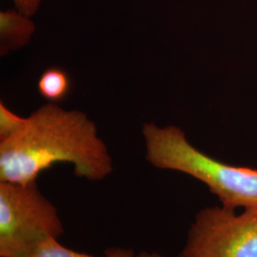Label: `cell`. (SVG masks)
<instances>
[{
    "instance_id": "obj_7",
    "label": "cell",
    "mask_w": 257,
    "mask_h": 257,
    "mask_svg": "<svg viewBox=\"0 0 257 257\" xmlns=\"http://www.w3.org/2000/svg\"><path fill=\"white\" fill-rule=\"evenodd\" d=\"M30 257H96L75 251L59 244L58 239H50L42 244ZM104 257H137L131 248H107Z\"/></svg>"
},
{
    "instance_id": "obj_9",
    "label": "cell",
    "mask_w": 257,
    "mask_h": 257,
    "mask_svg": "<svg viewBox=\"0 0 257 257\" xmlns=\"http://www.w3.org/2000/svg\"><path fill=\"white\" fill-rule=\"evenodd\" d=\"M15 8L29 17H34L39 9L42 0H12Z\"/></svg>"
},
{
    "instance_id": "obj_8",
    "label": "cell",
    "mask_w": 257,
    "mask_h": 257,
    "mask_svg": "<svg viewBox=\"0 0 257 257\" xmlns=\"http://www.w3.org/2000/svg\"><path fill=\"white\" fill-rule=\"evenodd\" d=\"M26 117L19 116L8 108L3 102L0 103V139L15 134L24 124Z\"/></svg>"
},
{
    "instance_id": "obj_10",
    "label": "cell",
    "mask_w": 257,
    "mask_h": 257,
    "mask_svg": "<svg viewBox=\"0 0 257 257\" xmlns=\"http://www.w3.org/2000/svg\"><path fill=\"white\" fill-rule=\"evenodd\" d=\"M137 257H164L157 252H147V251H142L140 252Z\"/></svg>"
},
{
    "instance_id": "obj_2",
    "label": "cell",
    "mask_w": 257,
    "mask_h": 257,
    "mask_svg": "<svg viewBox=\"0 0 257 257\" xmlns=\"http://www.w3.org/2000/svg\"><path fill=\"white\" fill-rule=\"evenodd\" d=\"M146 160L161 170L190 175L205 184L221 206L257 211V170L228 165L193 147L183 131L176 126L142 127Z\"/></svg>"
},
{
    "instance_id": "obj_3",
    "label": "cell",
    "mask_w": 257,
    "mask_h": 257,
    "mask_svg": "<svg viewBox=\"0 0 257 257\" xmlns=\"http://www.w3.org/2000/svg\"><path fill=\"white\" fill-rule=\"evenodd\" d=\"M64 227L55 205L27 183L0 181V256L30 257Z\"/></svg>"
},
{
    "instance_id": "obj_5",
    "label": "cell",
    "mask_w": 257,
    "mask_h": 257,
    "mask_svg": "<svg viewBox=\"0 0 257 257\" xmlns=\"http://www.w3.org/2000/svg\"><path fill=\"white\" fill-rule=\"evenodd\" d=\"M36 33V24L32 18L19 10L0 12V55L20 50L26 46Z\"/></svg>"
},
{
    "instance_id": "obj_1",
    "label": "cell",
    "mask_w": 257,
    "mask_h": 257,
    "mask_svg": "<svg viewBox=\"0 0 257 257\" xmlns=\"http://www.w3.org/2000/svg\"><path fill=\"white\" fill-rule=\"evenodd\" d=\"M56 163L74 166V175L100 181L113 163L97 127L80 110L47 103L26 117L15 134L0 139V181L27 183Z\"/></svg>"
},
{
    "instance_id": "obj_4",
    "label": "cell",
    "mask_w": 257,
    "mask_h": 257,
    "mask_svg": "<svg viewBox=\"0 0 257 257\" xmlns=\"http://www.w3.org/2000/svg\"><path fill=\"white\" fill-rule=\"evenodd\" d=\"M180 257H257V211L223 206L197 212Z\"/></svg>"
},
{
    "instance_id": "obj_6",
    "label": "cell",
    "mask_w": 257,
    "mask_h": 257,
    "mask_svg": "<svg viewBox=\"0 0 257 257\" xmlns=\"http://www.w3.org/2000/svg\"><path fill=\"white\" fill-rule=\"evenodd\" d=\"M37 89L40 95L53 103L61 101L71 90L68 74L57 67H51L40 75Z\"/></svg>"
}]
</instances>
